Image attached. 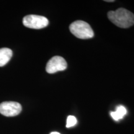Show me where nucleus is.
I'll list each match as a JSON object with an SVG mask.
<instances>
[{
	"label": "nucleus",
	"mask_w": 134,
	"mask_h": 134,
	"mask_svg": "<svg viewBox=\"0 0 134 134\" xmlns=\"http://www.w3.org/2000/svg\"><path fill=\"white\" fill-rule=\"evenodd\" d=\"M108 16L114 24L120 28H128L134 24V14L124 8L109 11Z\"/></svg>",
	"instance_id": "obj_1"
},
{
	"label": "nucleus",
	"mask_w": 134,
	"mask_h": 134,
	"mask_svg": "<svg viewBox=\"0 0 134 134\" xmlns=\"http://www.w3.org/2000/svg\"><path fill=\"white\" fill-rule=\"evenodd\" d=\"M70 31L76 37L88 39L94 36V32L88 23L83 21H76L70 26Z\"/></svg>",
	"instance_id": "obj_2"
},
{
	"label": "nucleus",
	"mask_w": 134,
	"mask_h": 134,
	"mask_svg": "<svg viewBox=\"0 0 134 134\" xmlns=\"http://www.w3.org/2000/svg\"><path fill=\"white\" fill-rule=\"evenodd\" d=\"M23 24L26 27L40 29L46 27L48 24V20L46 17L38 15H28L23 18Z\"/></svg>",
	"instance_id": "obj_3"
},
{
	"label": "nucleus",
	"mask_w": 134,
	"mask_h": 134,
	"mask_svg": "<svg viewBox=\"0 0 134 134\" xmlns=\"http://www.w3.org/2000/svg\"><path fill=\"white\" fill-rule=\"evenodd\" d=\"M21 105L17 102L6 101L0 104V113L4 116H16L21 113Z\"/></svg>",
	"instance_id": "obj_4"
},
{
	"label": "nucleus",
	"mask_w": 134,
	"mask_h": 134,
	"mask_svg": "<svg viewBox=\"0 0 134 134\" xmlns=\"http://www.w3.org/2000/svg\"><path fill=\"white\" fill-rule=\"evenodd\" d=\"M67 68V63L64 58L60 56H55L48 62L46 65V71L50 74L63 71Z\"/></svg>",
	"instance_id": "obj_5"
},
{
	"label": "nucleus",
	"mask_w": 134,
	"mask_h": 134,
	"mask_svg": "<svg viewBox=\"0 0 134 134\" xmlns=\"http://www.w3.org/2000/svg\"><path fill=\"white\" fill-rule=\"evenodd\" d=\"M13 56V51L8 48H0V67L9 62Z\"/></svg>",
	"instance_id": "obj_6"
},
{
	"label": "nucleus",
	"mask_w": 134,
	"mask_h": 134,
	"mask_svg": "<svg viewBox=\"0 0 134 134\" xmlns=\"http://www.w3.org/2000/svg\"><path fill=\"white\" fill-rule=\"evenodd\" d=\"M127 109L123 105H119L116 108V110L114 112H111L110 115L114 120L118 121L122 119L125 115L127 114Z\"/></svg>",
	"instance_id": "obj_7"
},
{
	"label": "nucleus",
	"mask_w": 134,
	"mask_h": 134,
	"mask_svg": "<svg viewBox=\"0 0 134 134\" xmlns=\"http://www.w3.org/2000/svg\"><path fill=\"white\" fill-rule=\"evenodd\" d=\"M77 123L76 118L73 115H69L67 117L66 120V127L67 128H70V127L75 126Z\"/></svg>",
	"instance_id": "obj_8"
},
{
	"label": "nucleus",
	"mask_w": 134,
	"mask_h": 134,
	"mask_svg": "<svg viewBox=\"0 0 134 134\" xmlns=\"http://www.w3.org/2000/svg\"><path fill=\"white\" fill-rule=\"evenodd\" d=\"M50 134H60V133H58V132H51Z\"/></svg>",
	"instance_id": "obj_9"
},
{
	"label": "nucleus",
	"mask_w": 134,
	"mask_h": 134,
	"mask_svg": "<svg viewBox=\"0 0 134 134\" xmlns=\"http://www.w3.org/2000/svg\"><path fill=\"white\" fill-rule=\"evenodd\" d=\"M105 2H114V0H105Z\"/></svg>",
	"instance_id": "obj_10"
}]
</instances>
